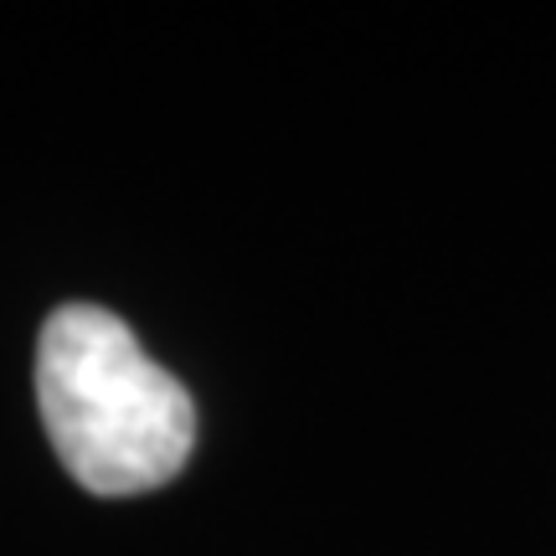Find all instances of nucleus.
Here are the masks:
<instances>
[{
  "instance_id": "nucleus-1",
  "label": "nucleus",
  "mask_w": 556,
  "mask_h": 556,
  "mask_svg": "<svg viewBox=\"0 0 556 556\" xmlns=\"http://www.w3.org/2000/svg\"><path fill=\"white\" fill-rule=\"evenodd\" d=\"M37 407L67 475L109 500L170 484L197 448L191 392L103 304H62L47 315Z\"/></svg>"
}]
</instances>
